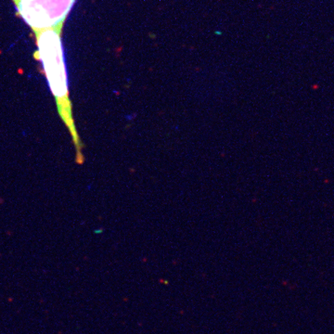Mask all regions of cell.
<instances>
[{"label": "cell", "mask_w": 334, "mask_h": 334, "mask_svg": "<svg viewBox=\"0 0 334 334\" xmlns=\"http://www.w3.org/2000/svg\"><path fill=\"white\" fill-rule=\"evenodd\" d=\"M63 25L64 23H59L53 27L33 31L37 48L35 56L42 64L60 119L69 129L76 148L77 158H81L83 162L82 147L73 122L69 94L68 75L61 38Z\"/></svg>", "instance_id": "obj_1"}, {"label": "cell", "mask_w": 334, "mask_h": 334, "mask_svg": "<svg viewBox=\"0 0 334 334\" xmlns=\"http://www.w3.org/2000/svg\"><path fill=\"white\" fill-rule=\"evenodd\" d=\"M18 15L34 30L64 23L75 0H12Z\"/></svg>", "instance_id": "obj_2"}]
</instances>
